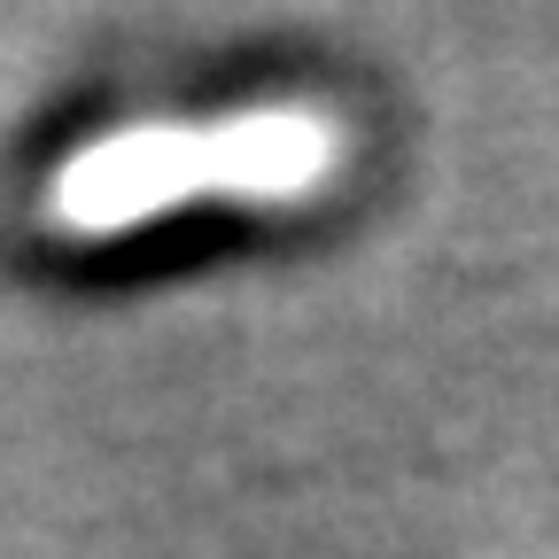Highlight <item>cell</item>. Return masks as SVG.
Segmentation results:
<instances>
[{
	"label": "cell",
	"mask_w": 559,
	"mask_h": 559,
	"mask_svg": "<svg viewBox=\"0 0 559 559\" xmlns=\"http://www.w3.org/2000/svg\"><path fill=\"white\" fill-rule=\"evenodd\" d=\"M349 132L319 102H257L226 117H140L102 140H86L70 164H55L39 218L55 234H132L148 218H171L187 202H311L342 179Z\"/></svg>",
	"instance_id": "obj_1"
}]
</instances>
